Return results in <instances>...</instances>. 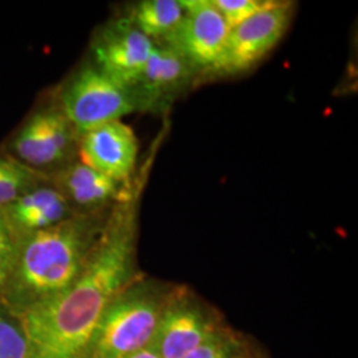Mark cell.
Here are the masks:
<instances>
[{
  "instance_id": "6da1fadb",
  "label": "cell",
  "mask_w": 358,
  "mask_h": 358,
  "mask_svg": "<svg viewBox=\"0 0 358 358\" xmlns=\"http://www.w3.org/2000/svg\"><path fill=\"white\" fill-rule=\"evenodd\" d=\"M145 165L137 173L131 192L110 210L76 280L64 292L15 315L26 333L27 358H90L105 309L141 276L137 268L138 217L150 164Z\"/></svg>"
},
{
  "instance_id": "7a4b0ae2",
  "label": "cell",
  "mask_w": 358,
  "mask_h": 358,
  "mask_svg": "<svg viewBox=\"0 0 358 358\" xmlns=\"http://www.w3.org/2000/svg\"><path fill=\"white\" fill-rule=\"evenodd\" d=\"M110 210L75 214L47 230L20 238L0 304L20 315L64 292L84 268Z\"/></svg>"
},
{
  "instance_id": "3957f363",
  "label": "cell",
  "mask_w": 358,
  "mask_h": 358,
  "mask_svg": "<svg viewBox=\"0 0 358 358\" xmlns=\"http://www.w3.org/2000/svg\"><path fill=\"white\" fill-rule=\"evenodd\" d=\"M171 292L142 275L129 284L99 321L90 358H124L150 348Z\"/></svg>"
},
{
  "instance_id": "277c9868",
  "label": "cell",
  "mask_w": 358,
  "mask_h": 358,
  "mask_svg": "<svg viewBox=\"0 0 358 358\" xmlns=\"http://www.w3.org/2000/svg\"><path fill=\"white\" fill-rule=\"evenodd\" d=\"M52 100L78 134L137 112L129 90L103 73L90 57L65 78Z\"/></svg>"
},
{
  "instance_id": "5b68a950",
  "label": "cell",
  "mask_w": 358,
  "mask_h": 358,
  "mask_svg": "<svg viewBox=\"0 0 358 358\" xmlns=\"http://www.w3.org/2000/svg\"><path fill=\"white\" fill-rule=\"evenodd\" d=\"M78 137L76 128L51 99L27 117L4 150L50 177L78 158Z\"/></svg>"
},
{
  "instance_id": "8992f818",
  "label": "cell",
  "mask_w": 358,
  "mask_h": 358,
  "mask_svg": "<svg viewBox=\"0 0 358 358\" xmlns=\"http://www.w3.org/2000/svg\"><path fill=\"white\" fill-rule=\"evenodd\" d=\"M294 13V1L273 0L266 10L231 28L217 64L206 76H235L252 69L287 34Z\"/></svg>"
},
{
  "instance_id": "52a82bcc",
  "label": "cell",
  "mask_w": 358,
  "mask_h": 358,
  "mask_svg": "<svg viewBox=\"0 0 358 358\" xmlns=\"http://www.w3.org/2000/svg\"><path fill=\"white\" fill-rule=\"evenodd\" d=\"M153 48V41L127 15H120L96 29L90 40V60L106 76L129 90Z\"/></svg>"
},
{
  "instance_id": "ba28073f",
  "label": "cell",
  "mask_w": 358,
  "mask_h": 358,
  "mask_svg": "<svg viewBox=\"0 0 358 358\" xmlns=\"http://www.w3.org/2000/svg\"><path fill=\"white\" fill-rule=\"evenodd\" d=\"M201 80L199 72L165 43L154 48L129 92L137 112L164 113L186 90Z\"/></svg>"
},
{
  "instance_id": "9c48e42d",
  "label": "cell",
  "mask_w": 358,
  "mask_h": 358,
  "mask_svg": "<svg viewBox=\"0 0 358 358\" xmlns=\"http://www.w3.org/2000/svg\"><path fill=\"white\" fill-rule=\"evenodd\" d=\"M185 15L165 44L199 72L201 80L217 64L230 28L211 0H182Z\"/></svg>"
},
{
  "instance_id": "30bf717a",
  "label": "cell",
  "mask_w": 358,
  "mask_h": 358,
  "mask_svg": "<svg viewBox=\"0 0 358 358\" xmlns=\"http://www.w3.org/2000/svg\"><path fill=\"white\" fill-rule=\"evenodd\" d=\"M138 153L137 136L122 120L90 129L78 137V159L122 185L136 178Z\"/></svg>"
},
{
  "instance_id": "8fae6325",
  "label": "cell",
  "mask_w": 358,
  "mask_h": 358,
  "mask_svg": "<svg viewBox=\"0 0 358 358\" xmlns=\"http://www.w3.org/2000/svg\"><path fill=\"white\" fill-rule=\"evenodd\" d=\"M205 308L183 289H173L154 336L159 358H185L215 332Z\"/></svg>"
},
{
  "instance_id": "7c38bea8",
  "label": "cell",
  "mask_w": 358,
  "mask_h": 358,
  "mask_svg": "<svg viewBox=\"0 0 358 358\" xmlns=\"http://www.w3.org/2000/svg\"><path fill=\"white\" fill-rule=\"evenodd\" d=\"M136 178L130 185H122L83 164L78 158L50 176L53 186L75 214L109 211L131 192Z\"/></svg>"
},
{
  "instance_id": "4fadbf2b",
  "label": "cell",
  "mask_w": 358,
  "mask_h": 358,
  "mask_svg": "<svg viewBox=\"0 0 358 358\" xmlns=\"http://www.w3.org/2000/svg\"><path fill=\"white\" fill-rule=\"evenodd\" d=\"M3 213L19 239L47 230L75 215L50 177L22 194Z\"/></svg>"
},
{
  "instance_id": "5bb4252c",
  "label": "cell",
  "mask_w": 358,
  "mask_h": 358,
  "mask_svg": "<svg viewBox=\"0 0 358 358\" xmlns=\"http://www.w3.org/2000/svg\"><path fill=\"white\" fill-rule=\"evenodd\" d=\"M124 15L153 43H165L180 24L185 8L182 0H141Z\"/></svg>"
},
{
  "instance_id": "9a60e30c",
  "label": "cell",
  "mask_w": 358,
  "mask_h": 358,
  "mask_svg": "<svg viewBox=\"0 0 358 358\" xmlns=\"http://www.w3.org/2000/svg\"><path fill=\"white\" fill-rule=\"evenodd\" d=\"M47 178L15 159L4 149L0 150V210Z\"/></svg>"
},
{
  "instance_id": "2e32d148",
  "label": "cell",
  "mask_w": 358,
  "mask_h": 358,
  "mask_svg": "<svg viewBox=\"0 0 358 358\" xmlns=\"http://www.w3.org/2000/svg\"><path fill=\"white\" fill-rule=\"evenodd\" d=\"M28 341L17 319L0 304V358H27Z\"/></svg>"
},
{
  "instance_id": "e0dca14e",
  "label": "cell",
  "mask_w": 358,
  "mask_h": 358,
  "mask_svg": "<svg viewBox=\"0 0 358 358\" xmlns=\"http://www.w3.org/2000/svg\"><path fill=\"white\" fill-rule=\"evenodd\" d=\"M211 3L231 29L266 10L273 0H211Z\"/></svg>"
},
{
  "instance_id": "ac0fdd59",
  "label": "cell",
  "mask_w": 358,
  "mask_h": 358,
  "mask_svg": "<svg viewBox=\"0 0 358 358\" xmlns=\"http://www.w3.org/2000/svg\"><path fill=\"white\" fill-rule=\"evenodd\" d=\"M19 238L0 210V303L13 272Z\"/></svg>"
},
{
  "instance_id": "d6986e66",
  "label": "cell",
  "mask_w": 358,
  "mask_h": 358,
  "mask_svg": "<svg viewBox=\"0 0 358 358\" xmlns=\"http://www.w3.org/2000/svg\"><path fill=\"white\" fill-rule=\"evenodd\" d=\"M230 340L215 331L203 344L194 349L185 358H235Z\"/></svg>"
},
{
  "instance_id": "ffe728a7",
  "label": "cell",
  "mask_w": 358,
  "mask_h": 358,
  "mask_svg": "<svg viewBox=\"0 0 358 358\" xmlns=\"http://www.w3.org/2000/svg\"><path fill=\"white\" fill-rule=\"evenodd\" d=\"M124 358H159L155 352H154L152 348H146V349H142L140 352H136L133 355H129L127 357Z\"/></svg>"
}]
</instances>
